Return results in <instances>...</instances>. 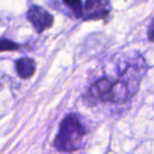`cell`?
Listing matches in <instances>:
<instances>
[{
    "mask_svg": "<svg viewBox=\"0 0 154 154\" xmlns=\"http://www.w3.org/2000/svg\"><path fill=\"white\" fill-rule=\"evenodd\" d=\"M86 140V128L76 114H69L60 122L54 147L60 152H73L80 149Z\"/></svg>",
    "mask_w": 154,
    "mask_h": 154,
    "instance_id": "1",
    "label": "cell"
},
{
    "mask_svg": "<svg viewBox=\"0 0 154 154\" xmlns=\"http://www.w3.org/2000/svg\"><path fill=\"white\" fill-rule=\"evenodd\" d=\"M111 11L110 0H87L82 10V19L99 20L108 17Z\"/></svg>",
    "mask_w": 154,
    "mask_h": 154,
    "instance_id": "2",
    "label": "cell"
},
{
    "mask_svg": "<svg viewBox=\"0 0 154 154\" xmlns=\"http://www.w3.org/2000/svg\"><path fill=\"white\" fill-rule=\"evenodd\" d=\"M28 19L38 33H42L47 29H50L54 22L53 16L38 5H32L30 8L28 12Z\"/></svg>",
    "mask_w": 154,
    "mask_h": 154,
    "instance_id": "3",
    "label": "cell"
},
{
    "mask_svg": "<svg viewBox=\"0 0 154 154\" xmlns=\"http://www.w3.org/2000/svg\"><path fill=\"white\" fill-rule=\"evenodd\" d=\"M15 66L18 76L23 79H28L32 77L36 69L35 61L31 58H20L16 61Z\"/></svg>",
    "mask_w": 154,
    "mask_h": 154,
    "instance_id": "4",
    "label": "cell"
},
{
    "mask_svg": "<svg viewBox=\"0 0 154 154\" xmlns=\"http://www.w3.org/2000/svg\"><path fill=\"white\" fill-rule=\"evenodd\" d=\"M62 2L74 11L75 17L82 16V10H84V8H82V0H62Z\"/></svg>",
    "mask_w": 154,
    "mask_h": 154,
    "instance_id": "5",
    "label": "cell"
},
{
    "mask_svg": "<svg viewBox=\"0 0 154 154\" xmlns=\"http://www.w3.org/2000/svg\"><path fill=\"white\" fill-rule=\"evenodd\" d=\"M19 45L10 39L1 38L0 39V52H12L19 49Z\"/></svg>",
    "mask_w": 154,
    "mask_h": 154,
    "instance_id": "6",
    "label": "cell"
},
{
    "mask_svg": "<svg viewBox=\"0 0 154 154\" xmlns=\"http://www.w3.org/2000/svg\"><path fill=\"white\" fill-rule=\"evenodd\" d=\"M148 39L151 42H154V19L152 21V23L150 24L149 31H148Z\"/></svg>",
    "mask_w": 154,
    "mask_h": 154,
    "instance_id": "7",
    "label": "cell"
},
{
    "mask_svg": "<svg viewBox=\"0 0 154 154\" xmlns=\"http://www.w3.org/2000/svg\"><path fill=\"white\" fill-rule=\"evenodd\" d=\"M0 90H1V84H0Z\"/></svg>",
    "mask_w": 154,
    "mask_h": 154,
    "instance_id": "8",
    "label": "cell"
}]
</instances>
